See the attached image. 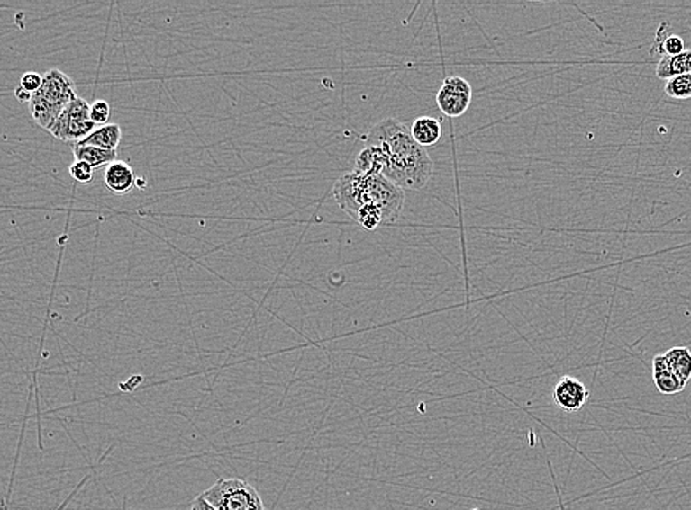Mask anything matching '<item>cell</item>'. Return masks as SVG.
<instances>
[{
	"mask_svg": "<svg viewBox=\"0 0 691 510\" xmlns=\"http://www.w3.org/2000/svg\"><path fill=\"white\" fill-rule=\"evenodd\" d=\"M190 510H215L214 507L211 506V505H208V503L205 502V498L203 497V496H198V497L195 498L194 502H192V506H190Z\"/></svg>",
	"mask_w": 691,
	"mask_h": 510,
	"instance_id": "20",
	"label": "cell"
},
{
	"mask_svg": "<svg viewBox=\"0 0 691 510\" xmlns=\"http://www.w3.org/2000/svg\"><path fill=\"white\" fill-rule=\"evenodd\" d=\"M653 382L658 391L667 396L681 393L686 387V384L672 372L665 354H658L653 358Z\"/></svg>",
	"mask_w": 691,
	"mask_h": 510,
	"instance_id": "9",
	"label": "cell"
},
{
	"mask_svg": "<svg viewBox=\"0 0 691 510\" xmlns=\"http://www.w3.org/2000/svg\"><path fill=\"white\" fill-rule=\"evenodd\" d=\"M553 398L559 407H562L566 412H575L584 407V405L588 402L590 390L586 389L584 382L566 375L554 387Z\"/></svg>",
	"mask_w": 691,
	"mask_h": 510,
	"instance_id": "7",
	"label": "cell"
},
{
	"mask_svg": "<svg viewBox=\"0 0 691 510\" xmlns=\"http://www.w3.org/2000/svg\"><path fill=\"white\" fill-rule=\"evenodd\" d=\"M90 118L96 125H106L111 118V106L106 101H95L90 105Z\"/></svg>",
	"mask_w": 691,
	"mask_h": 510,
	"instance_id": "18",
	"label": "cell"
},
{
	"mask_svg": "<svg viewBox=\"0 0 691 510\" xmlns=\"http://www.w3.org/2000/svg\"><path fill=\"white\" fill-rule=\"evenodd\" d=\"M15 97L16 99H18V101L23 102V103H24V102H27V103H30V101H32V93L27 92V90L23 89V87H21L20 85V87H16L15 89Z\"/></svg>",
	"mask_w": 691,
	"mask_h": 510,
	"instance_id": "21",
	"label": "cell"
},
{
	"mask_svg": "<svg viewBox=\"0 0 691 510\" xmlns=\"http://www.w3.org/2000/svg\"><path fill=\"white\" fill-rule=\"evenodd\" d=\"M95 127L96 124L90 118L89 103L81 97H76L55 121L49 133L58 140L74 141L77 145L94 133Z\"/></svg>",
	"mask_w": 691,
	"mask_h": 510,
	"instance_id": "5",
	"label": "cell"
},
{
	"mask_svg": "<svg viewBox=\"0 0 691 510\" xmlns=\"http://www.w3.org/2000/svg\"><path fill=\"white\" fill-rule=\"evenodd\" d=\"M473 90L463 76H447L437 93V105L441 112L450 118L465 115L472 103Z\"/></svg>",
	"mask_w": 691,
	"mask_h": 510,
	"instance_id": "6",
	"label": "cell"
},
{
	"mask_svg": "<svg viewBox=\"0 0 691 510\" xmlns=\"http://www.w3.org/2000/svg\"><path fill=\"white\" fill-rule=\"evenodd\" d=\"M691 74V49L677 57L660 58L656 67V76L660 80H671L674 76Z\"/></svg>",
	"mask_w": 691,
	"mask_h": 510,
	"instance_id": "12",
	"label": "cell"
},
{
	"mask_svg": "<svg viewBox=\"0 0 691 510\" xmlns=\"http://www.w3.org/2000/svg\"><path fill=\"white\" fill-rule=\"evenodd\" d=\"M332 194L341 210L364 229H377L398 221L405 208V190L380 174H344Z\"/></svg>",
	"mask_w": 691,
	"mask_h": 510,
	"instance_id": "2",
	"label": "cell"
},
{
	"mask_svg": "<svg viewBox=\"0 0 691 510\" xmlns=\"http://www.w3.org/2000/svg\"><path fill=\"white\" fill-rule=\"evenodd\" d=\"M354 171L380 174L403 190H421L432 177L433 161L407 125L385 118L368 131Z\"/></svg>",
	"mask_w": 691,
	"mask_h": 510,
	"instance_id": "1",
	"label": "cell"
},
{
	"mask_svg": "<svg viewBox=\"0 0 691 510\" xmlns=\"http://www.w3.org/2000/svg\"><path fill=\"white\" fill-rule=\"evenodd\" d=\"M412 136L416 140L417 145L422 148H431L437 145L442 136L440 121L432 117H419L413 121L410 127Z\"/></svg>",
	"mask_w": 691,
	"mask_h": 510,
	"instance_id": "11",
	"label": "cell"
},
{
	"mask_svg": "<svg viewBox=\"0 0 691 510\" xmlns=\"http://www.w3.org/2000/svg\"><path fill=\"white\" fill-rule=\"evenodd\" d=\"M76 97L78 96L73 78L59 69H50L43 76L41 89L32 93L29 103L32 120L49 131Z\"/></svg>",
	"mask_w": 691,
	"mask_h": 510,
	"instance_id": "3",
	"label": "cell"
},
{
	"mask_svg": "<svg viewBox=\"0 0 691 510\" xmlns=\"http://www.w3.org/2000/svg\"><path fill=\"white\" fill-rule=\"evenodd\" d=\"M201 496L215 510H266L259 491L241 479H220Z\"/></svg>",
	"mask_w": 691,
	"mask_h": 510,
	"instance_id": "4",
	"label": "cell"
},
{
	"mask_svg": "<svg viewBox=\"0 0 691 510\" xmlns=\"http://www.w3.org/2000/svg\"><path fill=\"white\" fill-rule=\"evenodd\" d=\"M665 94L677 101L691 99V74L674 76L665 83Z\"/></svg>",
	"mask_w": 691,
	"mask_h": 510,
	"instance_id": "16",
	"label": "cell"
},
{
	"mask_svg": "<svg viewBox=\"0 0 691 510\" xmlns=\"http://www.w3.org/2000/svg\"><path fill=\"white\" fill-rule=\"evenodd\" d=\"M665 359L672 372L687 384L691 380V352L687 347H672L665 352Z\"/></svg>",
	"mask_w": 691,
	"mask_h": 510,
	"instance_id": "15",
	"label": "cell"
},
{
	"mask_svg": "<svg viewBox=\"0 0 691 510\" xmlns=\"http://www.w3.org/2000/svg\"><path fill=\"white\" fill-rule=\"evenodd\" d=\"M686 52V43L683 37L677 36L671 31V25L662 22L656 31L655 41L651 46V55L663 57H677L679 53Z\"/></svg>",
	"mask_w": 691,
	"mask_h": 510,
	"instance_id": "10",
	"label": "cell"
},
{
	"mask_svg": "<svg viewBox=\"0 0 691 510\" xmlns=\"http://www.w3.org/2000/svg\"><path fill=\"white\" fill-rule=\"evenodd\" d=\"M122 141V127L118 124L102 125L77 145L95 146L99 149L117 150Z\"/></svg>",
	"mask_w": 691,
	"mask_h": 510,
	"instance_id": "13",
	"label": "cell"
},
{
	"mask_svg": "<svg viewBox=\"0 0 691 510\" xmlns=\"http://www.w3.org/2000/svg\"><path fill=\"white\" fill-rule=\"evenodd\" d=\"M41 83H43V76L41 74L30 71V73H25L24 76H21L20 85L23 89L27 90V92L32 94V93H36L37 90L41 89Z\"/></svg>",
	"mask_w": 691,
	"mask_h": 510,
	"instance_id": "19",
	"label": "cell"
},
{
	"mask_svg": "<svg viewBox=\"0 0 691 510\" xmlns=\"http://www.w3.org/2000/svg\"><path fill=\"white\" fill-rule=\"evenodd\" d=\"M74 157L76 161L86 162L95 169L108 166L117 161V150H105L95 148V146H74Z\"/></svg>",
	"mask_w": 691,
	"mask_h": 510,
	"instance_id": "14",
	"label": "cell"
},
{
	"mask_svg": "<svg viewBox=\"0 0 691 510\" xmlns=\"http://www.w3.org/2000/svg\"><path fill=\"white\" fill-rule=\"evenodd\" d=\"M69 175L81 183V184H89L95 178V168L86 162L76 161L69 166Z\"/></svg>",
	"mask_w": 691,
	"mask_h": 510,
	"instance_id": "17",
	"label": "cell"
},
{
	"mask_svg": "<svg viewBox=\"0 0 691 510\" xmlns=\"http://www.w3.org/2000/svg\"><path fill=\"white\" fill-rule=\"evenodd\" d=\"M104 183L111 193L118 194V196L130 193L133 190L134 183H136L133 168L127 162L117 159L111 166H106L105 173H104Z\"/></svg>",
	"mask_w": 691,
	"mask_h": 510,
	"instance_id": "8",
	"label": "cell"
}]
</instances>
